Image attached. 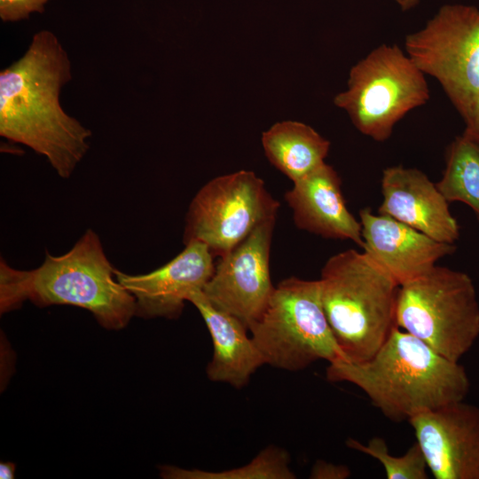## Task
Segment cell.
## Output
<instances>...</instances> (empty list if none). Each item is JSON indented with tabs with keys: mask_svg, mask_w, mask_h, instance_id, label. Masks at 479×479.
Instances as JSON below:
<instances>
[{
	"mask_svg": "<svg viewBox=\"0 0 479 479\" xmlns=\"http://www.w3.org/2000/svg\"><path fill=\"white\" fill-rule=\"evenodd\" d=\"M71 79L68 53L46 29L0 72V136L44 156L65 179L86 155L92 135L61 106V90Z\"/></svg>",
	"mask_w": 479,
	"mask_h": 479,
	"instance_id": "cell-1",
	"label": "cell"
},
{
	"mask_svg": "<svg viewBox=\"0 0 479 479\" xmlns=\"http://www.w3.org/2000/svg\"><path fill=\"white\" fill-rule=\"evenodd\" d=\"M326 378L357 386L396 422L464 400L470 389L468 375L459 362L397 326L371 358L331 362Z\"/></svg>",
	"mask_w": 479,
	"mask_h": 479,
	"instance_id": "cell-2",
	"label": "cell"
},
{
	"mask_svg": "<svg viewBox=\"0 0 479 479\" xmlns=\"http://www.w3.org/2000/svg\"><path fill=\"white\" fill-rule=\"evenodd\" d=\"M25 301L40 308L85 309L108 330L126 327L136 310L133 295L116 279L114 267L91 229L64 255L45 250L43 263L33 270L14 269L1 257V314L19 309Z\"/></svg>",
	"mask_w": 479,
	"mask_h": 479,
	"instance_id": "cell-3",
	"label": "cell"
},
{
	"mask_svg": "<svg viewBox=\"0 0 479 479\" xmlns=\"http://www.w3.org/2000/svg\"><path fill=\"white\" fill-rule=\"evenodd\" d=\"M318 281L323 310L344 359L368 360L397 326L399 285L356 249L332 255Z\"/></svg>",
	"mask_w": 479,
	"mask_h": 479,
	"instance_id": "cell-4",
	"label": "cell"
},
{
	"mask_svg": "<svg viewBox=\"0 0 479 479\" xmlns=\"http://www.w3.org/2000/svg\"><path fill=\"white\" fill-rule=\"evenodd\" d=\"M396 326L459 362L479 337V302L471 278L445 266L399 286Z\"/></svg>",
	"mask_w": 479,
	"mask_h": 479,
	"instance_id": "cell-5",
	"label": "cell"
},
{
	"mask_svg": "<svg viewBox=\"0 0 479 479\" xmlns=\"http://www.w3.org/2000/svg\"><path fill=\"white\" fill-rule=\"evenodd\" d=\"M347 82L334 104L378 142L389 139L395 125L430 97L425 75L397 44L374 48L350 68Z\"/></svg>",
	"mask_w": 479,
	"mask_h": 479,
	"instance_id": "cell-6",
	"label": "cell"
},
{
	"mask_svg": "<svg viewBox=\"0 0 479 479\" xmlns=\"http://www.w3.org/2000/svg\"><path fill=\"white\" fill-rule=\"evenodd\" d=\"M248 331L265 364L279 369L295 372L320 359H344L323 310L318 279L280 281Z\"/></svg>",
	"mask_w": 479,
	"mask_h": 479,
	"instance_id": "cell-7",
	"label": "cell"
},
{
	"mask_svg": "<svg viewBox=\"0 0 479 479\" xmlns=\"http://www.w3.org/2000/svg\"><path fill=\"white\" fill-rule=\"evenodd\" d=\"M404 50L468 122L479 97V9L443 5L422 28L405 36Z\"/></svg>",
	"mask_w": 479,
	"mask_h": 479,
	"instance_id": "cell-8",
	"label": "cell"
},
{
	"mask_svg": "<svg viewBox=\"0 0 479 479\" xmlns=\"http://www.w3.org/2000/svg\"><path fill=\"white\" fill-rule=\"evenodd\" d=\"M279 203L254 171L239 170L214 177L192 200L183 241L204 243L221 257L258 225L276 218Z\"/></svg>",
	"mask_w": 479,
	"mask_h": 479,
	"instance_id": "cell-9",
	"label": "cell"
},
{
	"mask_svg": "<svg viewBox=\"0 0 479 479\" xmlns=\"http://www.w3.org/2000/svg\"><path fill=\"white\" fill-rule=\"evenodd\" d=\"M276 218L258 225L222 255L202 289L216 308L240 319L247 329L265 311L274 292L270 253Z\"/></svg>",
	"mask_w": 479,
	"mask_h": 479,
	"instance_id": "cell-10",
	"label": "cell"
},
{
	"mask_svg": "<svg viewBox=\"0 0 479 479\" xmlns=\"http://www.w3.org/2000/svg\"><path fill=\"white\" fill-rule=\"evenodd\" d=\"M435 479H479V407L452 402L409 419Z\"/></svg>",
	"mask_w": 479,
	"mask_h": 479,
	"instance_id": "cell-11",
	"label": "cell"
},
{
	"mask_svg": "<svg viewBox=\"0 0 479 479\" xmlns=\"http://www.w3.org/2000/svg\"><path fill=\"white\" fill-rule=\"evenodd\" d=\"M214 255L202 242L191 241L158 269L131 275L114 268L116 279L133 295L135 316L177 319L189 295L202 290L215 271Z\"/></svg>",
	"mask_w": 479,
	"mask_h": 479,
	"instance_id": "cell-12",
	"label": "cell"
},
{
	"mask_svg": "<svg viewBox=\"0 0 479 479\" xmlns=\"http://www.w3.org/2000/svg\"><path fill=\"white\" fill-rule=\"evenodd\" d=\"M363 251L399 285L427 273L455 244L438 241L390 216L359 211Z\"/></svg>",
	"mask_w": 479,
	"mask_h": 479,
	"instance_id": "cell-13",
	"label": "cell"
},
{
	"mask_svg": "<svg viewBox=\"0 0 479 479\" xmlns=\"http://www.w3.org/2000/svg\"><path fill=\"white\" fill-rule=\"evenodd\" d=\"M382 200L378 213L390 216L428 236L455 244L459 226L449 201L428 177L415 168L388 167L381 176Z\"/></svg>",
	"mask_w": 479,
	"mask_h": 479,
	"instance_id": "cell-14",
	"label": "cell"
},
{
	"mask_svg": "<svg viewBox=\"0 0 479 479\" xmlns=\"http://www.w3.org/2000/svg\"><path fill=\"white\" fill-rule=\"evenodd\" d=\"M285 200L296 227L325 239L350 240L362 247V226L348 209L336 170L323 163L293 182Z\"/></svg>",
	"mask_w": 479,
	"mask_h": 479,
	"instance_id": "cell-15",
	"label": "cell"
},
{
	"mask_svg": "<svg viewBox=\"0 0 479 479\" xmlns=\"http://www.w3.org/2000/svg\"><path fill=\"white\" fill-rule=\"evenodd\" d=\"M202 317L213 342V357L206 368L208 378L236 389L246 386L264 359L247 335V326L236 317L214 306L202 293L188 298Z\"/></svg>",
	"mask_w": 479,
	"mask_h": 479,
	"instance_id": "cell-16",
	"label": "cell"
},
{
	"mask_svg": "<svg viewBox=\"0 0 479 479\" xmlns=\"http://www.w3.org/2000/svg\"><path fill=\"white\" fill-rule=\"evenodd\" d=\"M269 161L292 182L325 163L330 142L311 126L297 121L274 123L261 137Z\"/></svg>",
	"mask_w": 479,
	"mask_h": 479,
	"instance_id": "cell-17",
	"label": "cell"
},
{
	"mask_svg": "<svg viewBox=\"0 0 479 479\" xmlns=\"http://www.w3.org/2000/svg\"><path fill=\"white\" fill-rule=\"evenodd\" d=\"M449 202L468 206L479 222V143L465 134L447 146L445 167L436 183Z\"/></svg>",
	"mask_w": 479,
	"mask_h": 479,
	"instance_id": "cell-18",
	"label": "cell"
},
{
	"mask_svg": "<svg viewBox=\"0 0 479 479\" xmlns=\"http://www.w3.org/2000/svg\"><path fill=\"white\" fill-rule=\"evenodd\" d=\"M167 479H294L290 468L289 453L283 448L270 445L263 449L247 465L221 471L185 469L173 466L161 468Z\"/></svg>",
	"mask_w": 479,
	"mask_h": 479,
	"instance_id": "cell-19",
	"label": "cell"
},
{
	"mask_svg": "<svg viewBox=\"0 0 479 479\" xmlns=\"http://www.w3.org/2000/svg\"><path fill=\"white\" fill-rule=\"evenodd\" d=\"M346 444L349 448L377 459L382 465L388 479L428 478V465L417 442L401 456L390 454L386 441L378 436L372 438L367 444L349 438Z\"/></svg>",
	"mask_w": 479,
	"mask_h": 479,
	"instance_id": "cell-20",
	"label": "cell"
},
{
	"mask_svg": "<svg viewBox=\"0 0 479 479\" xmlns=\"http://www.w3.org/2000/svg\"><path fill=\"white\" fill-rule=\"evenodd\" d=\"M50 0H0V19L4 22L27 20L32 13H42Z\"/></svg>",
	"mask_w": 479,
	"mask_h": 479,
	"instance_id": "cell-21",
	"label": "cell"
},
{
	"mask_svg": "<svg viewBox=\"0 0 479 479\" xmlns=\"http://www.w3.org/2000/svg\"><path fill=\"white\" fill-rule=\"evenodd\" d=\"M350 475V469L345 465L318 459L312 466L309 477L310 479H347Z\"/></svg>",
	"mask_w": 479,
	"mask_h": 479,
	"instance_id": "cell-22",
	"label": "cell"
},
{
	"mask_svg": "<svg viewBox=\"0 0 479 479\" xmlns=\"http://www.w3.org/2000/svg\"><path fill=\"white\" fill-rule=\"evenodd\" d=\"M463 134L479 143V97L471 118L465 123Z\"/></svg>",
	"mask_w": 479,
	"mask_h": 479,
	"instance_id": "cell-23",
	"label": "cell"
},
{
	"mask_svg": "<svg viewBox=\"0 0 479 479\" xmlns=\"http://www.w3.org/2000/svg\"><path fill=\"white\" fill-rule=\"evenodd\" d=\"M15 464L10 461L0 463V478L12 479L14 477Z\"/></svg>",
	"mask_w": 479,
	"mask_h": 479,
	"instance_id": "cell-24",
	"label": "cell"
},
{
	"mask_svg": "<svg viewBox=\"0 0 479 479\" xmlns=\"http://www.w3.org/2000/svg\"><path fill=\"white\" fill-rule=\"evenodd\" d=\"M420 0H401L400 7L403 11H408L415 7Z\"/></svg>",
	"mask_w": 479,
	"mask_h": 479,
	"instance_id": "cell-25",
	"label": "cell"
},
{
	"mask_svg": "<svg viewBox=\"0 0 479 479\" xmlns=\"http://www.w3.org/2000/svg\"><path fill=\"white\" fill-rule=\"evenodd\" d=\"M395 2H397V4H400L401 3V0H394Z\"/></svg>",
	"mask_w": 479,
	"mask_h": 479,
	"instance_id": "cell-26",
	"label": "cell"
}]
</instances>
